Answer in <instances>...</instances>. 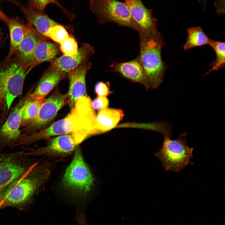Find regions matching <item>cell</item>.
Wrapping results in <instances>:
<instances>
[{
	"label": "cell",
	"mask_w": 225,
	"mask_h": 225,
	"mask_svg": "<svg viewBox=\"0 0 225 225\" xmlns=\"http://www.w3.org/2000/svg\"><path fill=\"white\" fill-rule=\"evenodd\" d=\"M96 117L90 98L81 97L66 117L35 132L22 134L18 145H28L54 136L68 134H71L79 144L88 136L95 135Z\"/></svg>",
	"instance_id": "1"
},
{
	"label": "cell",
	"mask_w": 225,
	"mask_h": 225,
	"mask_svg": "<svg viewBox=\"0 0 225 225\" xmlns=\"http://www.w3.org/2000/svg\"><path fill=\"white\" fill-rule=\"evenodd\" d=\"M50 172L46 165L36 162L0 193V210L9 207L21 210L27 208L42 188Z\"/></svg>",
	"instance_id": "2"
},
{
	"label": "cell",
	"mask_w": 225,
	"mask_h": 225,
	"mask_svg": "<svg viewBox=\"0 0 225 225\" xmlns=\"http://www.w3.org/2000/svg\"><path fill=\"white\" fill-rule=\"evenodd\" d=\"M140 33L138 56L144 68L149 88L156 89L162 82L166 67L161 57L164 42L158 32L152 34Z\"/></svg>",
	"instance_id": "3"
},
{
	"label": "cell",
	"mask_w": 225,
	"mask_h": 225,
	"mask_svg": "<svg viewBox=\"0 0 225 225\" xmlns=\"http://www.w3.org/2000/svg\"><path fill=\"white\" fill-rule=\"evenodd\" d=\"M187 133H182L175 140L164 136L162 148L155 153L165 171L179 172L188 164L193 157L192 148L188 147L186 138Z\"/></svg>",
	"instance_id": "4"
},
{
	"label": "cell",
	"mask_w": 225,
	"mask_h": 225,
	"mask_svg": "<svg viewBox=\"0 0 225 225\" xmlns=\"http://www.w3.org/2000/svg\"><path fill=\"white\" fill-rule=\"evenodd\" d=\"M0 68V98L9 109L14 100L22 94L24 82L30 70L16 59Z\"/></svg>",
	"instance_id": "5"
},
{
	"label": "cell",
	"mask_w": 225,
	"mask_h": 225,
	"mask_svg": "<svg viewBox=\"0 0 225 225\" xmlns=\"http://www.w3.org/2000/svg\"><path fill=\"white\" fill-rule=\"evenodd\" d=\"M90 8L101 24L112 22L140 32L139 26L125 2L117 0H90Z\"/></svg>",
	"instance_id": "6"
},
{
	"label": "cell",
	"mask_w": 225,
	"mask_h": 225,
	"mask_svg": "<svg viewBox=\"0 0 225 225\" xmlns=\"http://www.w3.org/2000/svg\"><path fill=\"white\" fill-rule=\"evenodd\" d=\"M75 150L72 160L64 175L63 185L75 193L84 195L92 188L94 178L79 147L77 146Z\"/></svg>",
	"instance_id": "7"
},
{
	"label": "cell",
	"mask_w": 225,
	"mask_h": 225,
	"mask_svg": "<svg viewBox=\"0 0 225 225\" xmlns=\"http://www.w3.org/2000/svg\"><path fill=\"white\" fill-rule=\"evenodd\" d=\"M67 102V93L62 94L58 90L54 91L45 99L37 117L20 130L21 134L28 135L49 126L59 111Z\"/></svg>",
	"instance_id": "8"
},
{
	"label": "cell",
	"mask_w": 225,
	"mask_h": 225,
	"mask_svg": "<svg viewBox=\"0 0 225 225\" xmlns=\"http://www.w3.org/2000/svg\"><path fill=\"white\" fill-rule=\"evenodd\" d=\"M24 152H0V193L36 162L26 156Z\"/></svg>",
	"instance_id": "9"
},
{
	"label": "cell",
	"mask_w": 225,
	"mask_h": 225,
	"mask_svg": "<svg viewBox=\"0 0 225 225\" xmlns=\"http://www.w3.org/2000/svg\"><path fill=\"white\" fill-rule=\"evenodd\" d=\"M33 90H29L16 104L0 128V152L5 147L13 148L18 143L21 135L20 128L22 112Z\"/></svg>",
	"instance_id": "10"
},
{
	"label": "cell",
	"mask_w": 225,
	"mask_h": 225,
	"mask_svg": "<svg viewBox=\"0 0 225 225\" xmlns=\"http://www.w3.org/2000/svg\"><path fill=\"white\" fill-rule=\"evenodd\" d=\"M47 140L45 146L29 148L28 152H24V154L27 156L63 157L72 153L78 144L71 134L59 135Z\"/></svg>",
	"instance_id": "11"
},
{
	"label": "cell",
	"mask_w": 225,
	"mask_h": 225,
	"mask_svg": "<svg viewBox=\"0 0 225 225\" xmlns=\"http://www.w3.org/2000/svg\"><path fill=\"white\" fill-rule=\"evenodd\" d=\"M124 2L140 27L139 33L152 34L158 32L157 19L153 16V11L147 8L142 0H125Z\"/></svg>",
	"instance_id": "12"
},
{
	"label": "cell",
	"mask_w": 225,
	"mask_h": 225,
	"mask_svg": "<svg viewBox=\"0 0 225 225\" xmlns=\"http://www.w3.org/2000/svg\"><path fill=\"white\" fill-rule=\"evenodd\" d=\"M91 65V63L88 62L67 73L69 81L67 104L71 109L79 98L87 96L86 76Z\"/></svg>",
	"instance_id": "13"
},
{
	"label": "cell",
	"mask_w": 225,
	"mask_h": 225,
	"mask_svg": "<svg viewBox=\"0 0 225 225\" xmlns=\"http://www.w3.org/2000/svg\"><path fill=\"white\" fill-rule=\"evenodd\" d=\"M94 52L92 46L83 43L74 55L68 56L63 55L56 58L51 62L50 67L68 73L88 62Z\"/></svg>",
	"instance_id": "14"
},
{
	"label": "cell",
	"mask_w": 225,
	"mask_h": 225,
	"mask_svg": "<svg viewBox=\"0 0 225 225\" xmlns=\"http://www.w3.org/2000/svg\"><path fill=\"white\" fill-rule=\"evenodd\" d=\"M26 25L25 34L15 58L29 69L32 54L37 44L40 41L47 40L48 38L41 34L30 23L28 22Z\"/></svg>",
	"instance_id": "15"
},
{
	"label": "cell",
	"mask_w": 225,
	"mask_h": 225,
	"mask_svg": "<svg viewBox=\"0 0 225 225\" xmlns=\"http://www.w3.org/2000/svg\"><path fill=\"white\" fill-rule=\"evenodd\" d=\"M110 67L112 71L118 72L125 78L149 89L145 72L138 56L128 62H112Z\"/></svg>",
	"instance_id": "16"
},
{
	"label": "cell",
	"mask_w": 225,
	"mask_h": 225,
	"mask_svg": "<svg viewBox=\"0 0 225 225\" xmlns=\"http://www.w3.org/2000/svg\"><path fill=\"white\" fill-rule=\"evenodd\" d=\"M67 76V73L50 68L43 75L30 95L32 99H45L58 83Z\"/></svg>",
	"instance_id": "17"
},
{
	"label": "cell",
	"mask_w": 225,
	"mask_h": 225,
	"mask_svg": "<svg viewBox=\"0 0 225 225\" xmlns=\"http://www.w3.org/2000/svg\"><path fill=\"white\" fill-rule=\"evenodd\" d=\"M59 47L56 43L47 40L40 41L33 51L29 65L31 70L36 66L45 62H50L60 53Z\"/></svg>",
	"instance_id": "18"
},
{
	"label": "cell",
	"mask_w": 225,
	"mask_h": 225,
	"mask_svg": "<svg viewBox=\"0 0 225 225\" xmlns=\"http://www.w3.org/2000/svg\"><path fill=\"white\" fill-rule=\"evenodd\" d=\"M124 116L121 109L108 108L99 111L96 117L95 135L109 131L115 127Z\"/></svg>",
	"instance_id": "19"
},
{
	"label": "cell",
	"mask_w": 225,
	"mask_h": 225,
	"mask_svg": "<svg viewBox=\"0 0 225 225\" xmlns=\"http://www.w3.org/2000/svg\"><path fill=\"white\" fill-rule=\"evenodd\" d=\"M20 8L28 22L45 37H46L50 28L58 24L49 18L44 12L38 11L32 8L23 6H21Z\"/></svg>",
	"instance_id": "20"
},
{
	"label": "cell",
	"mask_w": 225,
	"mask_h": 225,
	"mask_svg": "<svg viewBox=\"0 0 225 225\" xmlns=\"http://www.w3.org/2000/svg\"><path fill=\"white\" fill-rule=\"evenodd\" d=\"M7 24L10 32V47L5 61H8L18 51L25 34L26 25L18 18L10 19Z\"/></svg>",
	"instance_id": "21"
},
{
	"label": "cell",
	"mask_w": 225,
	"mask_h": 225,
	"mask_svg": "<svg viewBox=\"0 0 225 225\" xmlns=\"http://www.w3.org/2000/svg\"><path fill=\"white\" fill-rule=\"evenodd\" d=\"M187 31V38L183 46L185 50L209 44L211 39L204 33L200 27L188 28Z\"/></svg>",
	"instance_id": "22"
},
{
	"label": "cell",
	"mask_w": 225,
	"mask_h": 225,
	"mask_svg": "<svg viewBox=\"0 0 225 225\" xmlns=\"http://www.w3.org/2000/svg\"><path fill=\"white\" fill-rule=\"evenodd\" d=\"M45 100V98L32 99L30 96L22 112L20 128L24 127L37 117Z\"/></svg>",
	"instance_id": "23"
},
{
	"label": "cell",
	"mask_w": 225,
	"mask_h": 225,
	"mask_svg": "<svg viewBox=\"0 0 225 225\" xmlns=\"http://www.w3.org/2000/svg\"><path fill=\"white\" fill-rule=\"evenodd\" d=\"M216 54V59L211 65L212 68L204 75V76L212 71L218 70L225 66V43L211 39L209 44Z\"/></svg>",
	"instance_id": "24"
},
{
	"label": "cell",
	"mask_w": 225,
	"mask_h": 225,
	"mask_svg": "<svg viewBox=\"0 0 225 225\" xmlns=\"http://www.w3.org/2000/svg\"><path fill=\"white\" fill-rule=\"evenodd\" d=\"M66 29L58 24L50 28L47 32L46 37L59 44L69 36Z\"/></svg>",
	"instance_id": "25"
},
{
	"label": "cell",
	"mask_w": 225,
	"mask_h": 225,
	"mask_svg": "<svg viewBox=\"0 0 225 225\" xmlns=\"http://www.w3.org/2000/svg\"><path fill=\"white\" fill-rule=\"evenodd\" d=\"M59 45L60 51L65 55L72 56L76 53L78 50L77 42L72 36H69Z\"/></svg>",
	"instance_id": "26"
},
{
	"label": "cell",
	"mask_w": 225,
	"mask_h": 225,
	"mask_svg": "<svg viewBox=\"0 0 225 225\" xmlns=\"http://www.w3.org/2000/svg\"><path fill=\"white\" fill-rule=\"evenodd\" d=\"M31 6L33 9L40 12H44L46 6L49 4H54L61 8H63L58 0H30Z\"/></svg>",
	"instance_id": "27"
},
{
	"label": "cell",
	"mask_w": 225,
	"mask_h": 225,
	"mask_svg": "<svg viewBox=\"0 0 225 225\" xmlns=\"http://www.w3.org/2000/svg\"><path fill=\"white\" fill-rule=\"evenodd\" d=\"M95 90L98 97H106L112 92L110 90L109 82H99L97 83L95 86Z\"/></svg>",
	"instance_id": "28"
},
{
	"label": "cell",
	"mask_w": 225,
	"mask_h": 225,
	"mask_svg": "<svg viewBox=\"0 0 225 225\" xmlns=\"http://www.w3.org/2000/svg\"><path fill=\"white\" fill-rule=\"evenodd\" d=\"M92 104L94 109L100 111L108 108L109 101L106 97H97L92 102Z\"/></svg>",
	"instance_id": "29"
},
{
	"label": "cell",
	"mask_w": 225,
	"mask_h": 225,
	"mask_svg": "<svg viewBox=\"0 0 225 225\" xmlns=\"http://www.w3.org/2000/svg\"><path fill=\"white\" fill-rule=\"evenodd\" d=\"M224 0H217L214 3L215 10L218 14L222 16L224 14Z\"/></svg>",
	"instance_id": "30"
},
{
	"label": "cell",
	"mask_w": 225,
	"mask_h": 225,
	"mask_svg": "<svg viewBox=\"0 0 225 225\" xmlns=\"http://www.w3.org/2000/svg\"><path fill=\"white\" fill-rule=\"evenodd\" d=\"M10 19L0 10V20L7 24Z\"/></svg>",
	"instance_id": "31"
},
{
	"label": "cell",
	"mask_w": 225,
	"mask_h": 225,
	"mask_svg": "<svg viewBox=\"0 0 225 225\" xmlns=\"http://www.w3.org/2000/svg\"><path fill=\"white\" fill-rule=\"evenodd\" d=\"M78 225H87L86 219L84 218H79L77 221Z\"/></svg>",
	"instance_id": "32"
},
{
	"label": "cell",
	"mask_w": 225,
	"mask_h": 225,
	"mask_svg": "<svg viewBox=\"0 0 225 225\" xmlns=\"http://www.w3.org/2000/svg\"><path fill=\"white\" fill-rule=\"evenodd\" d=\"M208 0H199V1L201 3V6L203 7L204 9L206 10V5Z\"/></svg>",
	"instance_id": "33"
},
{
	"label": "cell",
	"mask_w": 225,
	"mask_h": 225,
	"mask_svg": "<svg viewBox=\"0 0 225 225\" xmlns=\"http://www.w3.org/2000/svg\"><path fill=\"white\" fill-rule=\"evenodd\" d=\"M1 0H4V1H6L9 2H12L14 3H15L17 2V0H0V1Z\"/></svg>",
	"instance_id": "34"
},
{
	"label": "cell",
	"mask_w": 225,
	"mask_h": 225,
	"mask_svg": "<svg viewBox=\"0 0 225 225\" xmlns=\"http://www.w3.org/2000/svg\"><path fill=\"white\" fill-rule=\"evenodd\" d=\"M1 98H0V103H1Z\"/></svg>",
	"instance_id": "35"
}]
</instances>
